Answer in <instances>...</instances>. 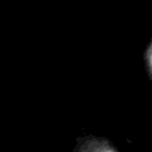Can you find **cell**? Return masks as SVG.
Segmentation results:
<instances>
[{"mask_svg": "<svg viewBox=\"0 0 152 152\" xmlns=\"http://www.w3.org/2000/svg\"><path fill=\"white\" fill-rule=\"evenodd\" d=\"M148 66H149V72H151V76H152V45H151L149 55H148Z\"/></svg>", "mask_w": 152, "mask_h": 152, "instance_id": "cell-1", "label": "cell"}, {"mask_svg": "<svg viewBox=\"0 0 152 152\" xmlns=\"http://www.w3.org/2000/svg\"><path fill=\"white\" fill-rule=\"evenodd\" d=\"M107 152H110V151H107Z\"/></svg>", "mask_w": 152, "mask_h": 152, "instance_id": "cell-2", "label": "cell"}]
</instances>
